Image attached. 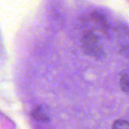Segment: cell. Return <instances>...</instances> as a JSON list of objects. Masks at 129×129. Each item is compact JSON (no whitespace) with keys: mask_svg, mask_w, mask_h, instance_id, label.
Instances as JSON below:
<instances>
[{"mask_svg":"<svg viewBox=\"0 0 129 129\" xmlns=\"http://www.w3.org/2000/svg\"><path fill=\"white\" fill-rule=\"evenodd\" d=\"M82 46L86 54L95 58H102L104 50L100 44L99 39L90 31L84 33L82 38Z\"/></svg>","mask_w":129,"mask_h":129,"instance_id":"1","label":"cell"},{"mask_svg":"<svg viewBox=\"0 0 129 129\" xmlns=\"http://www.w3.org/2000/svg\"><path fill=\"white\" fill-rule=\"evenodd\" d=\"M112 129H129V122L123 119H118L112 125Z\"/></svg>","mask_w":129,"mask_h":129,"instance_id":"4","label":"cell"},{"mask_svg":"<svg viewBox=\"0 0 129 129\" xmlns=\"http://www.w3.org/2000/svg\"><path fill=\"white\" fill-rule=\"evenodd\" d=\"M119 85L121 90L129 93V72H123L119 76Z\"/></svg>","mask_w":129,"mask_h":129,"instance_id":"3","label":"cell"},{"mask_svg":"<svg viewBox=\"0 0 129 129\" xmlns=\"http://www.w3.org/2000/svg\"><path fill=\"white\" fill-rule=\"evenodd\" d=\"M33 117L37 120L42 121V122H48L50 119L48 109L43 105H38L34 108V110L33 111Z\"/></svg>","mask_w":129,"mask_h":129,"instance_id":"2","label":"cell"}]
</instances>
